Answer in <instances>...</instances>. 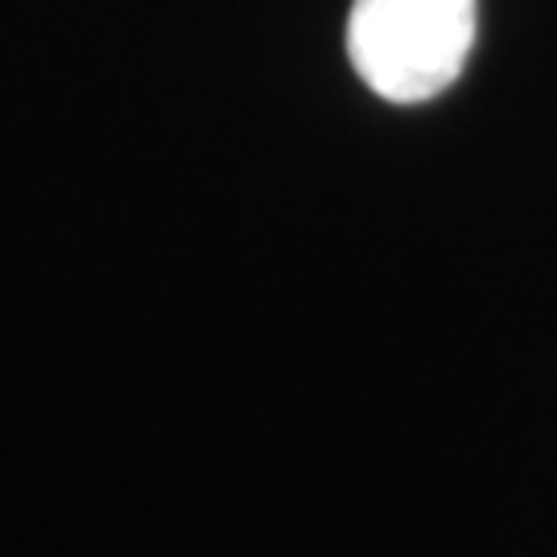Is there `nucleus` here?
Segmentation results:
<instances>
[{
  "label": "nucleus",
  "instance_id": "nucleus-1",
  "mask_svg": "<svg viewBox=\"0 0 557 557\" xmlns=\"http://www.w3.org/2000/svg\"><path fill=\"white\" fill-rule=\"evenodd\" d=\"M475 0H351L347 54L380 100L421 103L462 75Z\"/></svg>",
  "mask_w": 557,
  "mask_h": 557
}]
</instances>
